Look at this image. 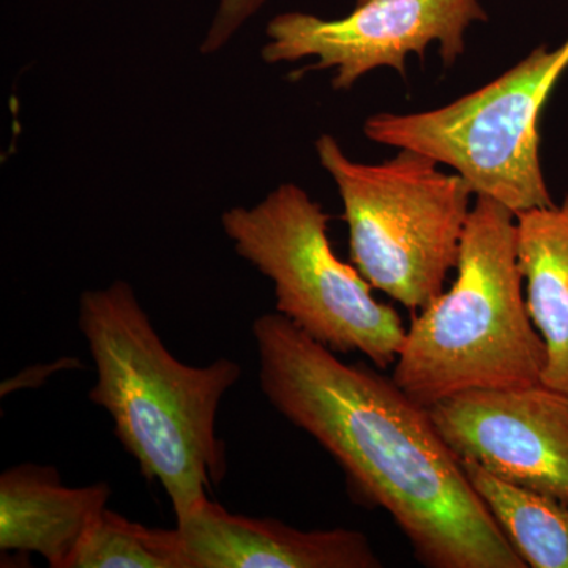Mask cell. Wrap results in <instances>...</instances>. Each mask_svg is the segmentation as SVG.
I'll return each mask as SVG.
<instances>
[{
	"mask_svg": "<svg viewBox=\"0 0 568 568\" xmlns=\"http://www.w3.org/2000/svg\"><path fill=\"white\" fill-rule=\"evenodd\" d=\"M260 387L286 420L383 508L428 568H528L470 485L432 414L366 364H346L280 313L253 323Z\"/></svg>",
	"mask_w": 568,
	"mask_h": 568,
	"instance_id": "6da1fadb",
	"label": "cell"
},
{
	"mask_svg": "<svg viewBox=\"0 0 568 568\" xmlns=\"http://www.w3.org/2000/svg\"><path fill=\"white\" fill-rule=\"evenodd\" d=\"M78 327L97 372L89 399L110 414L142 476L159 481L175 519L185 521L226 476L216 416L241 365L226 357L205 366L175 358L123 280L81 294Z\"/></svg>",
	"mask_w": 568,
	"mask_h": 568,
	"instance_id": "7a4b0ae2",
	"label": "cell"
},
{
	"mask_svg": "<svg viewBox=\"0 0 568 568\" xmlns=\"http://www.w3.org/2000/svg\"><path fill=\"white\" fill-rule=\"evenodd\" d=\"M547 362V345L526 304L517 213L476 196L457 278L414 317L392 377L428 409L463 392L536 386Z\"/></svg>",
	"mask_w": 568,
	"mask_h": 568,
	"instance_id": "3957f363",
	"label": "cell"
},
{
	"mask_svg": "<svg viewBox=\"0 0 568 568\" xmlns=\"http://www.w3.org/2000/svg\"><path fill=\"white\" fill-rule=\"evenodd\" d=\"M379 164L351 160L331 134L316 141L349 230L351 261L372 287L417 313L457 268L474 190L424 153L398 149Z\"/></svg>",
	"mask_w": 568,
	"mask_h": 568,
	"instance_id": "277c9868",
	"label": "cell"
},
{
	"mask_svg": "<svg viewBox=\"0 0 568 568\" xmlns=\"http://www.w3.org/2000/svg\"><path fill=\"white\" fill-rule=\"evenodd\" d=\"M328 222L321 204L295 183L222 215L235 253L274 283L276 313L336 354L358 353L386 369L407 328L394 306L373 297L355 265L336 256Z\"/></svg>",
	"mask_w": 568,
	"mask_h": 568,
	"instance_id": "5b68a950",
	"label": "cell"
},
{
	"mask_svg": "<svg viewBox=\"0 0 568 568\" xmlns=\"http://www.w3.org/2000/svg\"><path fill=\"white\" fill-rule=\"evenodd\" d=\"M568 67V40L538 47L484 88L435 110L381 112L364 123L377 144L424 153L463 175L476 196L515 213L552 205L540 163L541 110Z\"/></svg>",
	"mask_w": 568,
	"mask_h": 568,
	"instance_id": "8992f818",
	"label": "cell"
},
{
	"mask_svg": "<svg viewBox=\"0 0 568 568\" xmlns=\"http://www.w3.org/2000/svg\"><path fill=\"white\" fill-rule=\"evenodd\" d=\"M487 20L480 0H368L338 20L291 11L268 22L261 55L267 63L315 58L308 70H334V89L347 91L383 67L405 77L407 55L424 61L432 44L454 65L465 54L467 29Z\"/></svg>",
	"mask_w": 568,
	"mask_h": 568,
	"instance_id": "52a82bcc",
	"label": "cell"
},
{
	"mask_svg": "<svg viewBox=\"0 0 568 568\" xmlns=\"http://www.w3.org/2000/svg\"><path fill=\"white\" fill-rule=\"evenodd\" d=\"M428 410L459 462L568 503V392L541 383L469 390Z\"/></svg>",
	"mask_w": 568,
	"mask_h": 568,
	"instance_id": "ba28073f",
	"label": "cell"
},
{
	"mask_svg": "<svg viewBox=\"0 0 568 568\" xmlns=\"http://www.w3.org/2000/svg\"><path fill=\"white\" fill-rule=\"evenodd\" d=\"M174 568H379L361 530H302L271 518L227 511L209 499L166 529Z\"/></svg>",
	"mask_w": 568,
	"mask_h": 568,
	"instance_id": "9c48e42d",
	"label": "cell"
},
{
	"mask_svg": "<svg viewBox=\"0 0 568 568\" xmlns=\"http://www.w3.org/2000/svg\"><path fill=\"white\" fill-rule=\"evenodd\" d=\"M111 495L104 481L65 487L52 466L10 467L0 476V549L36 552L51 568H70Z\"/></svg>",
	"mask_w": 568,
	"mask_h": 568,
	"instance_id": "30bf717a",
	"label": "cell"
},
{
	"mask_svg": "<svg viewBox=\"0 0 568 568\" xmlns=\"http://www.w3.org/2000/svg\"><path fill=\"white\" fill-rule=\"evenodd\" d=\"M517 248L530 320L547 345L541 384L568 392V196L517 213Z\"/></svg>",
	"mask_w": 568,
	"mask_h": 568,
	"instance_id": "8fae6325",
	"label": "cell"
},
{
	"mask_svg": "<svg viewBox=\"0 0 568 568\" xmlns=\"http://www.w3.org/2000/svg\"><path fill=\"white\" fill-rule=\"evenodd\" d=\"M462 466L526 566L568 568V503L508 484L476 463Z\"/></svg>",
	"mask_w": 568,
	"mask_h": 568,
	"instance_id": "7c38bea8",
	"label": "cell"
},
{
	"mask_svg": "<svg viewBox=\"0 0 568 568\" xmlns=\"http://www.w3.org/2000/svg\"><path fill=\"white\" fill-rule=\"evenodd\" d=\"M70 568H174L164 544L163 529L104 508L82 538Z\"/></svg>",
	"mask_w": 568,
	"mask_h": 568,
	"instance_id": "4fadbf2b",
	"label": "cell"
},
{
	"mask_svg": "<svg viewBox=\"0 0 568 568\" xmlns=\"http://www.w3.org/2000/svg\"><path fill=\"white\" fill-rule=\"evenodd\" d=\"M265 0H220L207 36L201 44L203 54H213L226 47L239 29L256 13Z\"/></svg>",
	"mask_w": 568,
	"mask_h": 568,
	"instance_id": "5bb4252c",
	"label": "cell"
},
{
	"mask_svg": "<svg viewBox=\"0 0 568 568\" xmlns=\"http://www.w3.org/2000/svg\"><path fill=\"white\" fill-rule=\"evenodd\" d=\"M368 2V0H357V3Z\"/></svg>",
	"mask_w": 568,
	"mask_h": 568,
	"instance_id": "9a60e30c",
	"label": "cell"
}]
</instances>
